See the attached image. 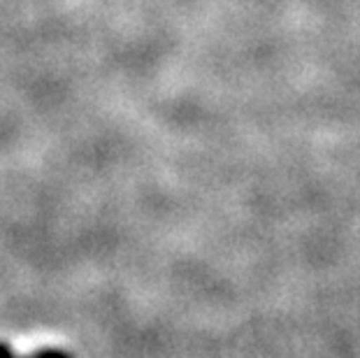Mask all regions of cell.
Wrapping results in <instances>:
<instances>
[{"label": "cell", "instance_id": "6da1fadb", "mask_svg": "<svg viewBox=\"0 0 360 358\" xmlns=\"http://www.w3.org/2000/svg\"><path fill=\"white\" fill-rule=\"evenodd\" d=\"M28 358H72V354H68L65 349H58V347H44Z\"/></svg>", "mask_w": 360, "mask_h": 358}, {"label": "cell", "instance_id": "7a4b0ae2", "mask_svg": "<svg viewBox=\"0 0 360 358\" xmlns=\"http://www.w3.org/2000/svg\"><path fill=\"white\" fill-rule=\"evenodd\" d=\"M0 358H17L12 352V347L7 342H0Z\"/></svg>", "mask_w": 360, "mask_h": 358}]
</instances>
